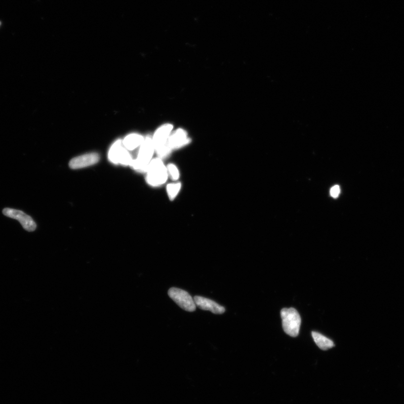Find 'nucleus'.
Wrapping results in <instances>:
<instances>
[{"mask_svg":"<svg viewBox=\"0 0 404 404\" xmlns=\"http://www.w3.org/2000/svg\"><path fill=\"white\" fill-rule=\"evenodd\" d=\"M1 22H0V26H1Z\"/></svg>","mask_w":404,"mask_h":404,"instance_id":"dca6fc26","label":"nucleus"},{"mask_svg":"<svg viewBox=\"0 0 404 404\" xmlns=\"http://www.w3.org/2000/svg\"><path fill=\"white\" fill-rule=\"evenodd\" d=\"M172 129V125L165 123L157 129L152 138L155 152L160 159L166 158L171 153V151L168 147V141Z\"/></svg>","mask_w":404,"mask_h":404,"instance_id":"f03ea898","label":"nucleus"},{"mask_svg":"<svg viewBox=\"0 0 404 404\" xmlns=\"http://www.w3.org/2000/svg\"><path fill=\"white\" fill-rule=\"evenodd\" d=\"M3 215L18 220L24 230L29 232H33L37 228L36 222L30 216L20 210L6 208L3 209Z\"/></svg>","mask_w":404,"mask_h":404,"instance_id":"0eeeda50","label":"nucleus"},{"mask_svg":"<svg viewBox=\"0 0 404 404\" xmlns=\"http://www.w3.org/2000/svg\"><path fill=\"white\" fill-rule=\"evenodd\" d=\"M190 139L188 137L187 132L184 129H177L168 139V147L171 151L178 149L188 144Z\"/></svg>","mask_w":404,"mask_h":404,"instance_id":"9d476101","label":"nucleus"},{"mask_svg":"<svg viewBox=\"0 0 404 404\" xmlns=\"http://www.w3.org/2000/svg\"><path fill=\"white\" fill-rule=\"evenodd\" d=\"M194 300L196 306L204 311H208L214 314L221 315L225 312V308L213 300L205 298L203 296H196Z\"/></svg>","mask_w":404,"mask_h":404,"instance_id":"1a4fd4ad","label":"nucleus"},{"mask_svg":"<svg viewBox=\"0 0 404 404\" xmlns=\"http://www.w3.org/2000/svg\"><path fill=\"white\" fill-rule=\"evenodd\" d=\"M100 161V156L97 153H90L76 157L69 162L72 169H79L93 165Z\"/></svg>","mask_w":404,"mask_h":404,"instance_id":"6e6552de","label":"nucleus"},{"mask_svg":"<svg viewBox=\"0 0 404 404\" xmlns=\"http://www.w3.org/2000/svg\"><path fill=\"white\" fill-rule=\"evenodd\" d=\"M109 159L111 162L115 164H121L123 165L130 166L133 159L123 146L121 140H118L110 148L109 152Z\"/></svg>","mask_w":404,"mask_h":404,"instance_id":"423d86ee","label":"nucleus"},{"mask_svg":"<svg viewBox=\"0 0 404 404\" xmlns=\"http://www.w3.org/2000/svg\"><path fill=\"white\" fill-rule=\"evenodd\" d=\"M142 135L137 133H131L126 136L123 139L122 144L126 150L133 151L142 145L144 141Z\"/></svg>","mask_w":404,"mask_h":404,"instance_id":"9b49d317","label":"nucleus"},{"mask_svg":"<svg viewBox=\"0 0 404 404\" xmlns=\"http://www.w3.org/2000/svg\"><path fill=\"white\" fill-rule=\"evenodd\" d=\"M181 185L180 183L169 184L167 186V193L169 199L173 200L175 199L180 191Z\"/></svg>","mask_w":404,"mask_h":404,"instance_id":"ddd939ff","label":"nucleus"},{"mask_svg":"<svg viewBox=\"0 0 404 404\" xmlns=\"http://www.w3.org/2000/svg\"><path fill=\"white\" fill-rule=\"evenodd\" d=\"M155 152L152 138L147 137L140 146L137 159L133 160L130 166L135 170L147 172Z\"/></svg>","mask_w":404,"mask_h":404,"instance_id":"f257e3e1","label":"nucleus"},{"mask_svg":"<svg viewBox=\"0 0 404 404\" xmlns=\"http://www.w3.org/2000/svg\"><path fill=\"white\" fill-rule=\"evenodd\" d=\"M340 193V188L339 185H335L333 187L330 191V195L334 199H336L339 196Z\"/></svg>","mask_w":404,"mask_h":404,"instance_id":"2eb2a0df","label":"nucleus"},{"mask_svg":"<svg viewBox=\"0 0 404 404\" xmlns=\"http://www.w3.org/2000/svg\"><path fill=\"white\" fill-rule=\"evenodd\" d=\"M312 335L315 343L321 350H327L335 346L332 340L319 332H312Z\"/></svg>","mask_w":404,"mask_h":404,"instance_id":"f8f14e48","label":"nucleus"},{"mask_svg":"<svg viewBox=\"0 0 404 404\" xmlns=\"http://www.w3.org/2000/svg\"><path fill=\"white\" fill-rule=\"evenodd\" d=\"M167 172L169 175H170L172 180H178L180 177V173L178 167L174 164H169L167 167Z\"/></svg>","mask_w":404,"mask_h":404,"instance_id":"4468645a","label":"nucleus"},{"mask_svg":"<svg viewBox=\"0 0 404 404\" xmlns=\"http://www.w3.org/2000/svg\"><path fill=\"white\" fill-rule=\"evenodd\" d=\"M146 180L148 184L153 187H159L166 182L168 172L162 159H153L148 166Z\"/></svg>","mask_w":404,"mask_h":404,"instance_id":"7ed1b4c3","label":"nucleus"},{"mask_svg":"<svg viewBox=\"0 0 404 404\" xmlns=\"http://www.w3.org/2000/svg\"><path fill=\"white\" fill-rule=\"evenodd\" d=\"M168 295L174 302L184 310L189 312L196 310V305L192 296L186 291L176 287H171Z\"/></svg>","mask_w":404,"mask_h":404,"instance_id":"39448f33","label":"nucleus"},{"mask_svg":"<svg viewBox=\"0 0 404 404\" xmlns=\"http://www.w3.org/2000/svg\"><path fill=\"white\" fill-rule=\"evenodd\" d=\"M283 331L291 337L298 336L301 325V317L295 308H283L281 311Z\"/></svg>","mask_w":404,"mask_h":404,"instance_id":"20e7f679","label":"nucleus"}]
</instances>
